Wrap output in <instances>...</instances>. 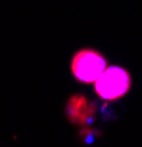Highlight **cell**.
Segmentation results:
<instances>
[{
  "label": "cell",
  "mask_w": 142,
  "mask_h": 147,
  "mask_svg": "<svg viewBox=\"0 0 142 147\" xmlns=\"http://www.w3.org/2000/svg\"><path fill=\"white\" fill-rule=\"evenodd\" d=\"M130 82V75L126 69L120 66H110L95 81V91L106 102L118 100L129 93Z\"/></svg>",
  "instance_id": "7a4b0ae2"
},
{
  "label": "cell",
  "mask_w": 142,
  "mask_h": 147,
  "mask_svg": "<svg viewBox=\"0 0 142 147\" xmlns=\"http://www.w3.org/2000/svg\"><path fill=\"white\" fill-rule=\"evenodd\" d=\"M67 115L70 122L85 124L92 119L93 105L86 100L85 96H73L67 103Z\"/></svg>",
  "instance_id": "3957f363"
},
{
  "label": "cell",
  "mask_w": 142,
  "mask_h": 147,
  "mask_svg": "<svg viewBox=\"0 0 142 147\" xmlns=\"http://www.w3.org/2000/svg\"><path fill=\"white\" fill-rule=\"evenodd\" d=\"M105 69V57L93 49H81L71 59V74L80 82L95 84Z\"/></svg>",
  "instance_id": "6da1fadb"
}]
</instances>
